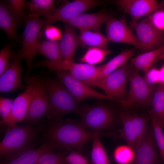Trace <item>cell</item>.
I'll return each mask as SVG.
<instances>
[{"mask_svg": "<svg viewBox=\"0 0 164 164\" xmlns=\"http://www.w3.org/2000/svg\"><path fill=\"white\" fill-rule=\"evenodd\" d=\"M41 134L43 143L53 152L76 150L81 152L87 144L93 140L96 131L85 128L80 123L71 119L43 121Z\"/></svg>", "mask_w": 164, "mask_h": 164, "instance_id": "cell-1", "label": "cell"}, {"mask_svg": "<svg viewBox=\"0 0 164 164\" xmlns=\"http://www.w3.org/2000/svg\"><path fill=\"white\" fill-rule=\"evenodd\" d=\"M44 127L42 121L36 124L26 121L23 125L7 126L0 143L1 162L11 160L22 154L35 149V141Z\"/></svg>", "mask_w": 164, "mask_h": 164, "instance_id": "cell-2", "label": "cell"}, {"mask_svg": "<svg viewBox=\"0 0 164 164\" xmlns=\"http://www.w3.org/2000/svg\"><path fill=\"white\" fill-rule=\"evenodd\" d=\"M39 79L46 89L49 97L47 119H62L64 115L78 113V103L73 95L57 79L49 75H38Z\"/></svg>", "mask_w": 164, "mask_h": 164, "instance_id": "cell-3", "label": "cell"}, {"mask_svg": "<svg viewBox=\"0 0 164 164\" xmlns=\"http://www.w3.org/2000/svg\"><path fill=\"white\" fill-rule=\"evenodd\" d=\"M39 17L34 13L28 16L22 36V48L18 51L26 62V69L24 80L26 84L31 76L30 73L32 61L37 54V46L41 31L44 26V21L40 19Z\"/></svg>", "mask_w": 164, "mask_h": 164, "instance_id": "cell-4", "label": "cell"}, {"mask_svg": "<svg viewBox=\"0 0 164 164\" xmlns=\"http://www.w3.org/2000/svg\"><path fill=\"white\" fill-rule=\"evenodd\" d=\"M128 77L130 89L127 98L124 101H119L118 102L125 107L151 105L158 86L147 82L132 65H129Z\"/></svg>", "mask_w": 164, "mask_h": 164, "instance_id": "cell-5", "label": "cell"}, {"mask_svg": "<svg viewBox=\"0 0 164 164\" xmlns=\"http://www.w3.org/2000/svg\"><path fill=\"white\" fill-rule=\"evenodd\" d=\"M35 68L45 67L50 71L64 70L69 72L74 77L88 86H91L100 74L101 66L96 67L87 63H77L64 60L53 62L40 61L34 64Z\"/></svg>", "mask_w": 164, "mask_h": 164, "instance_id": "cell-6", "label": "cell"}, {"mask_svg": "<svg viewBox=\"0 0 164 164\" xmlns=\"http://www.w3.org/2000/svg\"><path fill=\"white\" fill-rule=\"evenodd\" d=\"M78 113L81 117L80 123L87 129L101 132L111 129L114 124L112 111L102 104L84 105L79 108Z\"/></svg>", "mask_w": 164, "mask_h": 164, "instance_id": "cell-7", "label": "cell"}, {"mask_svg": "<svg viewBox=\"0 0 164 164\" xmlns=\"http://www.w3.org/2000/svg\"><path fill=\"white\" fill-rule=\"evenodd\" d=\"M129 67L127 63L102 79L94 82L92 86L100 88L107 95L118 102L125 100L128 97L126 85Z\"/></svg>", "mask_w": 164, "mask_h": 164, "instance_id": "cell-8", "label": "cell"}, {"mask_svg": "<svg viewBox=\"0 0 164 164\" xmlns=\"http://www.w3.org/2000/svg\"><path fill=\"white\" fill-rule=\"evenodd\" d=\"M102 2L97 0H76L67 2L46 16L42 31L47 26L56 21L66 22L83 14L89 9L99 6Z\"/></svg>", "mask_w": 164, "mask_h": 164, "instance_id": "cell-9", "label": "cell"}, {"mask_svg": "<svg viewBox=\"0 0 164 164\" xmlns=\"http://www.w3.org/2000/svg\"><path fill=\"white\" fill-rule=\"evenodd\" d=\"M33 83L32 98L25 121L32 124L40 122L47 114L49 102L47 91L38 75L31 76Z\"/></svg>", "mask_w": 164, "mask_h": 164, "instance_id": "cell-10", "label": "cell"}, {"mask_svg": "<svg viewBox=\"0 0 164 164\" xmlns=\"http://www.w3.org/2000/svg\"><path fill=\"white\" fill-rule=\"evenodd\" d=\"M105 23L108 41L130 44L140 50L147 51L124 20L118 19L109 15Z\"/></svg>", "mask_w": 164, "mask_h": 164, "instance_id": "cell-11", "label": "cell"}, {"mask_svg": "<svg viewBox=\"0 0 164 164\" xmlns=\"http://www.w3.org/2000/svg\"><path fill=\"white\" fill-rule=\"evenodd\" d=\"M56 72L57 79L73 95L78 104L88 98L117 101L116 100L91 88L82 81L74 77L67 71L58 70Z\"/></svg>", "mask_w": 164, "mask_h": 164, "instance_id": "cell-12", "label": "cell"}, {"mask_svg": "<svg viewBox=\"0 0 164 164\" xmlns=\"http://www.w3.org/2000/svg\"><path fill=\"white\" fill-rule=\"evenodd\" d=\"M156 145L152 124L147 125L136 145L131 164H158Z\"/></svg>", "mask_w": 164, "mask_h": 164, "instance_id": "cell-13", "label": "cell"}, {"mask_svg": "<svg viewBox=\"0 0 164 164\" xmlns=\"http://www.w3.org/2000/svg\"><path fill=\"white\" fill-rule=\"evenodd\" d=\"M114 3L131 18L130 25L132 28L143 17L158 10L159 4L156 0H118Z\"/></svg>", "mask_w": 164, "mask_h": 164, "instance_id": "cell-14", "label": "cell"}, {"mask_svg": "<svg viewBox=\"0 0 164 164\" xmlns=\"http://www.w3.org/2000/svg\"><path fill=\"white\" fill-rule=\"evenodd\" d=\"M12 62L7 70L0 77V92H9L22 89L21 77L23 69L21 64L22 57L19 52L12 50Z\"/></svg>", "mask_w": 164, "mask_h": 164, "instance_id": "cell-15", "label": "cell"}, {"mask_svg": "<svg viewBox=\"0 0 164 164\" xmlns=\"http://www.w3.org/2000/svg\"><path fill=\"white\" fill-rule=\"evenodd\" d=\"M134 29L136 36L146 48L147 51L157 49L164 42L163 31L155 28L148 17L137 23Z\"/></svg>", "mask_w": 164, "mask_h": 164, "instance_id": "cell-16", "label": "cell"}, {"mask_svg": "<svg viewBox=\"0 0 164 164\" xmlns=\"http://www.w3.org/2000/svg\"><path fill=\"white\" fill-rule=\"evenodd\" d=\"M26 85L25 90L14 100L10 114L5 124L7 126L25 120L32 98L33 83L31 77Z\"/></svg>", "mask_w": 164, "mask_h": 164, "instance_id": "cell-17", "label": "cell"}, {"mask_svg": "<svg viewBox=\"0 0 164 164\" xmlns=\"http://www.w3.org/2000/svg\"><path fill=\"white\" fill-rule=\"evenodd\" d=\"M109 15L104 11L93 13L82 14L65 23L80 30L100 32L102 25L105 23Z\"/></svg>", "mask_w": 164, "mask_h": 164, "instance_id": "cell-18", "label": "cell"}, {"mask_svg": "<svg viewBox=\"0 0 164 164\" xmlns=\"http://www.w3.org/2000/svg\"><path fill=\"white\" fill-rule=\"evenodd\" d=\"M75 28L65 23L63 34L58 40L60 50L64 61H74L73 55L80 43L79 36L76 34Z\"/></svg>", "mask_w": 164, "mask_h": 164, "instance_id": "cell-19", "label": "cell"}, {"mask_svg": "<svg viewBox=\"0 0 164 164\" xmlns=\"http://www.w3.org/2000/svg\"><path fill=\"white\" fill-rule=\"evenodd\" d=\"M122 125V129L106 133V135L114 136L125 140L128 145L134 150L137 143L132 120V115L124 112L119 115Z\"/></svg>", "mask_w": 164, "mask_h": 164, "instance_id": "cell-20", "label": "cell"}, {"mask_svg": "<svg viewBox=\"0 0 164 164\" xmlns=\"http://www.w3.org/2000/svg\"><path fill=\"white\" fill-rule=\"evenodd\" d=\"M135 52V50L133 48L123 51L107 63L101 66L100 74L93 83L102 79L127 63L128 60L134 55Z\"/></svg>", "mask_w": 164, "mask_h": 164, "instance_id": "cell-21", "label": "cell"}, {"mask_svg": "<svg viewBox=\"0 0 164 164\" xmlns=\"http://www.w3.org/2000/svg\"><path fill=\"white\" fill-rule=\"evenodd\" d=\"M18 23L10 13L7 5L1 2L0 27L9 38L14 40L18 39Z\"/></svg>", "mask_w": 164, "mask_h": 164, "instance_id": "cell-22", "label": "cell"}, {"mask_svg": "<svg viewBox=\"0 0 164 164\" xmlns=\"http://www.w3.org/2000/svg\"><path fill=\"white\" fill-rule=\"evenodd\" d=\"M164 51V45L161 47L141 54L131 59L132 65L137 70L146 73L159 55Z\"/></svg>", "mask_w": 164, "mask_h": 164, "instance_id": "cell-23", "label": "cell"}, {"mask_svg": "<svg viewBox=\"0 0 164 164\" xmlns=\"http://www.w3.org/2000/svg\"><path fill=\"white\" fill-rule=\"evenodd\" d=\"M37 53L42 54L53 62H60L63 60L60 50L58 41L48 39L39 41L37 46Z\"/></svg>", "mask_w": 164, "mask_h": 164, "instance_id": "cell-24", "label": "cell"}, {"mask_svg": "<svg viewBox=\"0 0 164 164\" xmlns=\"http://www.w3.org/2000/svg\"><path fill=\"white\" fill-rule=\"evenodd\" d=\"M79 39L80 43L84 45L109 50L107 47V39L100 32L80 30Z\"/></svg>", "mask_w": 164, "mask_h": 164, "instance_id": "cell-25", "label": "cell"}, {"mask_svg": "<svg viewBox=\"0 0 164 164\" xmlns=\"http://www.w3.org/2000/svg\"><path fill=\"white\" fill-rule=\"evenodd\" d=\"M48 151L52 152L46 144L43 143L38 148L27 151L11 160L1 162L0 164H35L41 155Z\"/></svg>", "mask_w": 164, "mask_h": 164, "instance_id": "cell-26", "label": "cell"}, {"mask_svg": "<svg viewBox=\"0 0 164 164\" xmlns=\"http://www.w3.org/2000/svg\"><path fill=\"white\" fill-rule=\"evenodd\" d=\"M103 135L104 133L96 131L91 153L93 164H111L100 139L101 136Z\"/></svg>", "mask_w": 164, "mask_h": 164, "instance_id": "cell-27", "label": "cell"}, {"mask_svg": "<svg viewBox=\"0 0 164 164\" xmlns=\"http://www.w3.org/2000/svg\"><path fill=\"white\" fill-rule=\"evenodd\" d=\"M151 105V111L158 118L164 128V83H159Z\"/></svg>", "mask_w": 164, "mask_h": 164, "instance_id": "cell-28", "label": "cell"}, {"mask_svg": "<svg viewBox=\"0 0 164 164\" xmlns=\"http://www.w3.org/2000/svg\"><path fill=\"white\" fill-rule=\"evenodd\" d=\"M55 2L53 0H32L26 4L32 13L46 17L56 9Z\"/></svg>", "mask_w": 164, "mask_h": 164, "instance_id": "cell-29", "label": "cell"}, {"mask_svg": "<svg viewBox=\"0 0 164 164\" xmlns=\"http://www.w3.org/2000/svg\"><path fill=\"white\" fill-rule=\"evenodd\" d=\"M152 122L155 138L161 156L164 162V133L161 123L156 116L150 110L148 111Z\"/></svg>", "mask_w": 164, "mask_h": 164, "instance_id": "cell-30", "label": "cell"}, {"mask_svg": "<svg viewBox=\"0 0 164 164\" xmlns=\"http://www.w3.org/2000/svg\"><path fill=\"white\" fill-rule=\"evenodd\" d=\"M111 52L109 50H105L98 47H90L80 60L82 62L94 65L102 61L105 56Z\"/></svg>", "mask_w": 164, "mask_h": 164, "instance_id": "cell-31", "label": "cell"}, {"mask_svg": "<svg viewBox=\"0 0 164 164\" xmlns=\"http://www.w3.org/2000/svg\"><path fill=\"white\" fill-rule=\"evenodd\" d=\"M113 157L118 164H131L135 158L134 151L128 145H120L114 150Z\"/></svg>", "mask_w": 164, "mask_h": 164, "instance_id": "cell-32", "label": "cell"}, {"mask_svg": "<svg viewBox=\"0 0 164 164\" xmlns=\"http://www.w3.org/2000/svg\"><path fill=\"white\" fill-rule=\"evenodd\" d=\"M68 152L65 151L47 152L39 158L35 164H67L65 157Z\"/></svg>", "mask_w": 164, "mask_h": 164, "instance_id": "cell-33", "label": "cell"}, {"mask_svg": "<svg viewBox=\"0 0 164 164\" xmlns=\"http://www.w3.org/2000/svg\"><path fill=\"white\" fill-rule=\"evenodd\" d=\"M7 6L11 14L19 23L24 18V8L25 2L23 0L6 1Z\"/></svg>", "mask_w": 164, "mask_h": 164, "instance_id": "cell-34", "label": "cell"}, {"mask_svg": "<svg viewBox=\"0 0 164 164\" xmlns=\"http://www.w3.org/2000/svg\"><path fill=\"white\" fill-rule=\"evenodd\" d=\"M132 118L138 142L150 118L149 115H132Z\"/></svg>", "mask_w": 164, "mask_h": 164, "instance_id": "cell-35", "label": "cell"}, {"mask_svg": "<svg viewBox=\"0 0 164 164\" xmlns=\"http://www.w3.org/2000/svg\"><path fill=\"white\" fill-rule=\"evenodd\" d=\"M12 50L11 45L7 44L0 52V76L4 73L9 68Z\"/></svg>", "mask_w": 164, "mask_h": 164, "instance_id": "cell-36", "label": "cell"}, {"mask_svg": "<svg viewBox=\"0 0 164 164\" xmlns=\"http://www.w3.org/2000/svg\"><path fill=\"white\" fill-rule=\"evenodd\" d=\"M14 99L0 97V115L2 118L1 122L5 124L10 114Z\"/></svg>", "mask_w": 164, "mask_h": 164, "instance_id": "cell-37", "label": "cell"}, {"mask_svg": "<svg viewBox=\"0 0 164 164\" xmlns=\"http://www.w3.org/2000/svg\"><path fill=\"white\" fill-rule=\"evenodd\" d=\"M65 159L67 164H90L81 152L76 150L70 152Z\"/></svg>", "mask_w": 164, "mask_h": 164, "instance_id": "cell-38", "label": "cell"}, {"mask_svg": "<svg viewBox=\"0 0 164 164\" xmlns=\"http://www.w3.org/2000/svg\"><path fill=\"white\" fill-rule=\"evenodd\" d=\"M43 34L47 39L53 41L59 40L62 36L59 28L50 25L46 26L41 32L40 36Z\"/></svg>", "mask_w": 164, "mask_h": 164, "instance_id": "cell-39", "label": "cell"}, {"mask_svg": "<svg viewBox=\"0 0 164 164\" xmlns=\"http://www.w3.org/2000/svg\"><path fill=\"white\" fill-rule=\"evenodd\" d=\"M148 17L155 28L162 31L164 30V10H158Z\"/></svg>", "mask_w": 164, "mask_h": 164, "instance_id": "cell-40", "label": "cell"}, {"mask_svg": "<svg viewBox=\"0 0 164 164\" xmlns=\"http://www.w3.org/2000/svg\"><path fill=\"white\" fill-rule=\"evenodd\" d=\"M147 82L150 84H155L159 83V70L155 67H152L146 73L144 77Z\"/></svg>", "mask_w": 164, "mask_h": 164, "instance_id": "cell-41", "label": "cell"}, {"mask_svg": "<svg viewBox=\"0 0 164 164\" xmlns=\"http://www.w3.org/2000/svg\"><path fill=\"white\" fill-rule=\"evenodd\" d=\"M159 70L160 72V83H164V64Z\"/></svg>", "mask_w": 164, "mask_h": 164, "instance_id": "cell-42", "label": "cell"}, {"mask_svg": "<svg viewBox=\"0 0 164 164\" xmlns=\"http://www.w3.org/2000/svg\"><path fill=\"white\" fill-rule=\"evenodd\" d=\"M158 58L160 60L164 59V51L159 55Z\"/></svg>", "mask_w": 164, "mask_h": 164, "instance_id": "cell-43", "label": "cell"}]
</instances>
